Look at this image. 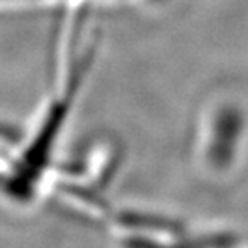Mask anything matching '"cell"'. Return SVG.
I'll use <instances>...</instances> for the list:
<instances>
[{"label": "cell", "mask_w": 248, "mask_h": 248, "mask_svg": "<svg viewBox=\"0 0 248 248\" xmlns=\"http://www.w3.org/2000/svg\"><path fill=\"white\" fill-rule=\"evenodd\" d=\"M2 2H15V0H0V3ZM29 2H31V0H29Z\"/></svg>", "instance_id": "obj_1"}]
</instances>
